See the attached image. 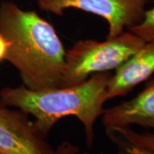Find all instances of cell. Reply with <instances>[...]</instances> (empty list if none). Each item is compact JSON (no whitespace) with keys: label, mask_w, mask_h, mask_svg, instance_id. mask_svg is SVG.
<instances>
[{"label":"cell","mask_w":154,"mask_h":154,"mask_svg":"<svg viewBox=\"0 0 154 154\" xmlns=\"http://www.w3.org/2000/svg\"><path fill=\"white\" fill-rule=\"evenodd\" d=\"M28 116L0 101V154H56Z\"/></svg>","instance_id":"5"},{"label":"cell","mask_w":154,"mask_h":154,"mask_svg":"<svg viewBox=\"0 0 154 154\" xmlns=\"http://www.w3.org/2000/svg\"><path fill=\"white\" fill-rule=\"evenodd\" d=\"M56 154H79L80 149L79 146L73 144L68 140L61 142L57 149H55ZM82 154H89L88 153H83Z\"/></svg>","instance_id":"10"},{"label":"cell","mask_w":154,"mask_h":154,"mask_svg":"<svg viewBox=\"0 0 154 154\" xmlns=\"http://www.w3.org/2000/svg\"><path fill=\"white\" fill-rule=\"evenodd\" d=\"M0 32L9 44L6 60L32 90L61 87L66 50L54 26L34 11L0 5Z\"/></svg>","instance_id":"1"},{"label":"cell","mask_w":154,"mask_h":154,"mask_svg":"<svg viewBox=\"0 0 154 154\" xmlns=\"http://www.w3.org/2000/svg\"><path fill=\"white\" fill-rule=\"evenodd\" d=\"M154 2V0H152ZM128 31L146 42L154 41V7L146 10L143 20L136 26L128 29Z\"/></svg>","instance_id":"9"},{"label":"cell","mask_w":154,"mask_h":154,"mask_svg":"<svg viewBox=\"0 0 154 154\" xmlns=\"http://www.w3.org/2000/svg\"><path fill=\"white\" fill-rule=\"evenodd\" d=\"M120 154H153L149 152H147L143 150H140L136 148L133 147H127L120 150L119 151Z\"/></svg>","instance_id":"12"},{"label":"cell","mask_w":154,"mask_h":154,"mask_svg":"<svg viewBox=\"0 0 154 154\" xmlns=\"http://www.w3.org/2000/svg\"><path fill=\"white\" fill-rule=\"evenodd\" d=\"M112 75L111 72L96 73L85 82L67 87H5L0 91V101L33 116L36 128L46 138L61 119L76 117L84 126L86 146L91 148L95 138L94 124L105 109V90Z\"/></svg>","instance_id":"2"},{"label":"cell","mask_w":154,"mask_h":154,"mask_svg":"<svg viewBox=\"0 0 154 154\" xmlns=\"http://www.w3.org/2000/svg\"><path fill=\"white\" fill-rule=\"evenodd\" d=\"M101 120L105 128L138 125L154 129V78L131 99L104 109Z\"/></svg>","instance_id":"7"},{"label":"cell","mask_w":154,"mask_h":154,"mask_svg":"<svg viewBox=\"0 0 154 154\" xmlns=\"http://www.w3.org/2000/svg\"><path fill=\"white\" fill-rule=\"evenodd\" d=\"M108 138L116 146L119 151L127 147H133L154 154V133L138 132L131 126L106 128Z\"/></svg>","instance_id":"8"},{"label":"cell","mask_w":154,"mask_h":154,"mask_svg":"<svg viewBox=\"0 0 154 154\" xmlns=\"http://www.w3.org/2000/svg\"><path fill=\"white\" fill-rule=\"evenodd\" d=\"M145 42L130 31L103 42L79 40L66 51L61 87L79 84L96 73L116 70Z\"/></svg>","instance_id":"3"},{"label":"cell","mask_w":154,"mask_h":154,"mask_svg":"<svg viewBox=\"0 0 154 154\" xmlns=\"http://www.w3.org/2000/svg\"><path fill=\"white\" fill-rule=\"evenodd\" d=\"M9 44L5 36L0 32V63L4 60H6L8 52Z\"/></svg>","instance_id":"11"},{"label":"cell","mask_w":154,"mask_h":154,"mask_svg":"<svg viewBox=\"0 0 154 154\" xmlns=\"http://www.w3.org/2000/svg\"><path fill=\"white\" fill-rule=\"evenodd\" d=\"M154 74V41L146 42L116 69L106 87V101L124 96Z\"/></svg>","instance_id":"6"},{"label":"cell","mask_w":154,"mask_h":154,"mask_svg":"<svg viewBox=\"0 0 154 154\" xmlns=\"http://www.w3.org/2000/svg\"><path fill=\"white\" fill-rule=\"evenodd\" d=\"M149 0H38L44 11L61 16L67 9H77L104 19L109 25L107 38H114L126 28L143 20Z\"/></svg>","instance_id":"4"}]
</instances>
